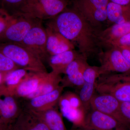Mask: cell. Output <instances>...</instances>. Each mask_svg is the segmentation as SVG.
Listing matches in <instances>:
<instances>
[{"instance_id":"cell-1","label":"cell","mask_w":130,"mask_h":130,"mask_svg":"<svg viewBox=\"0 0 130 130\" xmlns=\"http://www.w3.org/2000/svg\"><path fill=\"white\" fill-rule=\"evenodd\" d=\"M47 27L53 29L69 40L78 52L88 58L98 52L101 47V30L92 25L74 8L68 9L48 20Z\"/></svg>"},{"instance_id":"cell-2","label":"cell","mask_w":130,"mask_h":130,"mask_svg":"<svg viewBox=\"0 0 130 130\" xmlns=\"http://www.w3.org/2000/svg\"><path fill=\"white\" fill-rule=\"evenodd\" d=\"M68 3V0H27L18 15L41 21L50 20L66 10Z\"/></svg>"},{"instance_id":"cell-3","label":"cell","mask_w":130,"mask_h":130,"mask_svg":"<svg viewBox=\"0 0 130 130\" xmlns=\"http://www.w3.org/2000/svg\"><path fill=\"white\" fill-rule=\"evenodd\" d=\"M0 52L10 58L19 67L33 72H47L44 63L21 44L0 43Z\"/></svg>"},{"instance_id":"cell-4","label":"cell","mask_w":130,"mask_h":130,"mask_svg":"<svg viewBox=\"0 0 130 130\" xmlns=\"http://www.w3.org/2000/svg\"><path fill=\"white\" fill-rule=\"evenodd\" d=\"M109 0H75L73 8L94 26L98 28L107 20V7Z\"/></svg>"},{"instance_id":"cell-5","label":"cell","mask_w":130,"mask_h":130,"mask_svg":"<svg viewBox=\"0 0 130 130\" xmlns=\"http://www.w3.org/2000/svg\"><path fill=\"white\" fill-rule=\"evenodd\" d=\"M109 47L108 50L98 54L101 65L99 67L101 76L111 72L130 74V63L123 56L120 50L117 47Z\"/></svg>"},{"instance_id":"cell-6","label":"cell","mask_w":130,"mask_h":130,"mask_svg":"<svg viewBox=\"0 0 130 130\" xmlns=\"http://www.w3.org/2000/svg\"><path fill=\"white\" fill-rule=\"evenodd\" d=\"M38 22L29 31L20 43L35 55L44 63L48 61L50 56L46 48L47 32L42 25Z\"/></svg>"},{"instance_id":"cell-7","label":"cell","mask_w":130,"mask_h":130,"mask_svg":"<svg viewBox=\"0 0 130 130\" xmlns=\"http://www.w3.org/2000/svg\"><path fill=\"white\" fill-rule=\"evenodd\" d=\"M40 20L18 14L13 22L0 35V43H20Z\"/></svg>"},{"instance_id":"cell-8","label":"cell","mask_w":130,"mask_h":130,"mask_svg":"<svg viewBox=\"0 0 130 130\" xmlns=\"http://www.w3.org/2000/svg\"><path fill=\"white\" fill-rule=\"evenodd\" d=\"M90 105L91 109L112 116L126 126L129 124L121 115L120 102L111 95L103 93L95 94L91 99Z\"/></svg>"},{"instance_id":"cell-9","label":"cell","mask_w":130,"mask_h":130,"mask_svg":"<svg viewBox=\"0 0 130 130\" xmlns=\"http://www.w3.org/2000/svg\"><path fill=\"white\" fill-rule=\"evenodd\" d=\"M126 126L112 116L91 109L86 114L83 129L86 130H125Z\"/></svg>"},{"instance_id":"cell-10","label":"cell","mask_w":130,"mask_h":130,"mask_svg":"<svg viewBox=\"0 0 130 130\" xmlns=\"http://www.w3.org/2000/svg\"><path fill=\"white\" fill-rule=\"evenodd\" d=\"M101 76L100 67L86 65L83 72L84 82L80 88L79 96L86 113L90 108V101L96 90L98 78Z\"/></svg>"},{"instance_id":"cell-11","label":"cell","mask_w":130,"mask_h":130,"mask_svg":"<svg viewBox=\"0 0 130 130\" xmlns=\"http://www.w3.org/2000/svg\"><path fill=\"white\" fill-rule=\"evenodd\" d=\"M64 88L60 85L50 93L25 100L23 108L35 112L42 111L53 108L58 103Z\"/></svg>"},{"instance_id":"cell-12","label":"cell","mask_w":130,"mask_h":130,"mask_svg":"<svg viewBox=\"0 0 130 130\" xmlns=\"http://www.w3.org/2000/svg\"><path fill=\"white\" fill-rule=\"evenodd\" d=\"M87 58L82 55L72 61L67 68L61 83L63 87L81 88L83 85V72L87 64Z\"/></svg>"},{"instance_id":"cell-13","label":"cell","mask_w":130,"mask_h":130,"mask_svg":"<svg viewBox=\"0 0 130 130\" xmlns=\"http://www.w3.org/2000/svg\"><path fill=\"white\" fill-rule=\"evenodd\" d=\"M48 73L29 72L25 78L9 95L17 98H26L37 90Z\"/></svg>"},{"instance_id":"cell-14","label":"cell","mask_w":130,"mask_h":130,"mask_svg":"<svg viewBox=\"0 0 130 130\" xmlns=\"http://www.w3.org/2000/svg\"><path fill=\"white\" fill-rule=\"evenodd\" d=\"M96 90L113 96L121 102L130 103V83L97 81Z\"/></svg>"},{"instance_id":"cell-15","label":"cell","mask_w":130,"mask_h":130,"mask_svg":"<svg viewBox=\"0 0 130 130\" xmlns=\"http://www.w3.org/2000/svg\"><path fill=\"white\" fill-rule=\"evenodd\" d=\"M11 130H50L44 121L32 112L23 108L12 125Z\"/></svg>"},{"instance_id":"cell-16","label":"cell","mask_w":130,"mask_h":130,"mask_svg":"<svg viewBox=\"0 0 130 130\" xmlns=\"http://www.w3.org/2000/svg\"><path fill=\"white\" fill-rule=\"evenodd\" d=\"M46 30L47 50L50 56L74 50L72 43L58 31L47 26Z\"/></svg>"},{"instance_id":"cell-17","label":"cell","mask_w":130,"mask_h":130,"mask_svg":"<svg viewBox=\"0 0 130 130\" xmlns=\"http://www.w3.org/2000/svg\"><path fill=\"white\" fill-rule=\"evenodd\" d=\"M58 103L62 115L71 122L74 126L83 128L87 114L84 108L71 106L63 95L60 96Z\"/></svg>"},{"instance_id":"cell-18","label":"cell","mask_w":130,"mask_h":130,"mask_svg":"<svg viewBox=\"0 0 130 130\" xmlns=\"http://www.w3.org/2000/svg\"><path fill=\"white\" fill-rule=\"evenodd\" d=\"M82 55L78 52L72 50L51 55L47 61L52 71L61 75L64 74L67 68L70 63Z\"/></svg>"},{"instance_id":"cell-19","label":"cell","mask_w":130,"mask_h":130,"mask_svg":"<svg viewBox=\"0 0 130 130\" xmlns=\"http://www.w3.org/2000/svg\"><path fill=\"white\" fill-rule=\"evenodd\" d=\"M29 72L24 68H17L4 76L0 85V96L9 95L22 82Z\"/></svg>"},{"instance_id":"cell-20","label":"cell","mask_w":130,"mask_h":130,"mask_svg":"<svg viewBox=\"0 0 130 130\" xmlns=\"http://www.w3.org/2000/svg\"><path fill=\"white\" fill-rule=\"evenodd\" d=\"M5 103V110L1 121L8 125H12L20 115L23 107L17 101V98L10 95L1 96Z\"/></svg>"},{"instance_id":"cell-21","label":"cell","mask_w":130,"mask_h":130,"mask_svg":"<svg viewBox=\"0 0 130 130\" xmlns=\"http://www.w3.org/2000/svg\"><path fill=\"white\" fill-rule=\"evenodd\" d=\"M130 33V21L120 24H113L104 30H101L100 39L102 45L107 44Z\"/></svg>"},{"instance_id":"cell-22","label":"cell","mask_w":130,"mask_h":130,"mask_svg":"<svg viewBox=\"0 0 130 130\" xmlns=\"http://www.w3.org/2000/svg\"><path fill=\"white\" fill-rule=\"evenodd\" d=\"M30 111L41 119L50 130H67L62 114L54 107L42 111Z\"/></svg>"},{"instance_id":"cell-23","label":"cell","mask_w":130,"mask_h":130,"mask_svg":"<svg viewBox=\"0 0 130 130\" xmlns=\"http://www.w3.org/2000/svg\"><path fill=\"white\" fill-rule=\"evenodd\" d=\"M107 20L114 24L130 21V5L122 6L109 1L107 7Z\"/></svg>"},{"instance_id":"cell-24","label":"cell","mask_w":130,"mask_h":130,"mask_svg":"<svg viewBox=\"0 0 130 130\" xmlns=\"http://www.w3.org/2000/svg\"><path fill=\"white\" fill-rule=\"evenodd\" d=\"M62 80V78L60 74H57L52 71L48 72L37 90L24 99L29 100L50 93L60 85Z\"/></svg>"},{"instance_id":"cell-25","label":"cell","mask_w":130,"mask_h":130,"mask_svg":"<svg viewBox=\"0 0 130 130\" xmlns=\"http://www.w3.org/2000/svg\"><path fill=\"white\" fill-rule=\"evenodd\" d=\"M27 0H0V8L5 9L9 14L17 16L20 9Z\"/></svg>"},{"instance_id":"cell-26","label":"cell","mask_w":130,"mask_h":130,"mask_svg":"<svg viewBox=\"0 0 130 130\" xmlns=\"http://www.w3.org/2000/svg\"><path fill=\"white\" fill-rule=\"evenodd\" d=\"M19 68L10 58L0 52V72L3 76Z\"/></svg>"},{"instance_id":"cell-27","label":"cell","mask_w":130,"mask_h":130,"mask_svg":"<svg viewBox=\"0 0 130 130\" xmlns=\"http://www.w3.org/2000/svg\"><path fill=\"white\" fill-rule=\"evenodd\" d=\"M16 16H13L2 8H0V35L13 22Z\"/></svg>"},{"instance_id":"cell-28","label":"cell","mask_w":130,"mask_h":130,"mask_svg":"<svg viewBox=\"0 0 130 130\" xmlns=\"http://www.w3.org/2000/svg\"><path fill=\"white\" fill-rule=\"evenodd\" d=\"M98 82H125L130 83V74H108L102 75L99 78Z\"/></svg>"},{"instance_id":"cell-29","label":"cell","mask_w":130,"mask_h":130,"mask_svg":"<svg viewBox=\"0 0 130 130\" xmlns=\"http://www.w3.org/2000/svg\"><path fill=\"white\" fill-rule=\"evenodd\" d=\"M106 46L109 47L129 46H130V33L125 35L119 39L110 42Z\"/></svg>"},{"instance_id":"cell-30","label":"cell","mask_w":130,"mask_h":130,"mask_svg":"<svg viewBox=\"0 0 130 130\" xmlns=\"http://www.w3.org/2000/svg\"><path fill=\"white\" fill-rule=\"evenodd\" d=\"M121 115L128 123H130V103L120 102Z\"/></svg>"},{"instance_id":"cell-31","label":"cell","mask_w":130,"mask_h":130,"mask_svg":"<svg viewBox=\"0 0 130 130\" xmlns=\"http://www.w3.org/2000/svg\"><path fill=\"white\" fill-rule=\"evenodd\" d=\"M120 50L121 53L126 59L130 63V46L117 47Z\"/></svg>"},{"instance_id":"cell-32","label":"cell","mask_w":130,"mask_h":130,"mask_svg":"<svg viewBox=\"0 0 130 130\" xmlns=\"http://www.w3.org/2000/svg\"><path fill=\"white\" fill-rule=\"evenodd\" d=\"M109 1L113 3L122 6H126L129 5L130 4V0H109Z\"/></svg>"},{"instance_id":"cell-33","label":"cell","mask_w":130,"mask_h":130,"mask_svg":"<svg viewBox=\"0 0 130 130\" xmlns=\"http://www.w3.org/2000/svg\"><path fill=\"white\" fill-rule=\"evenodd\" d=\"M12 125H8L0 121V130H11Z\"/></svg>"},{"instance_id":"cell-34","label":"cell","mask_w":130,"mask_h":130,"mask_svg":"<svg viewBox=\"0 0 130 130\" xmlns=\"http://www.w3.org/2000/svg\"><path fill=\"white\" fill-rule=\"evenodd\" d=\"M3 77H4V76H3V74L0 72V85L2 83Z\"/></svg>"},{"instance_id":"cell-35","label":"cell","mask_w":130,"mask_h":130,"mask_svg":"<svg viewBox=\"0 0 130 130\" xmlns=\"http://www.w3.org/2000/svg\"><path fill=\"white\" fill-rule=\"evenodd\" d=\"M85 130V129H76V130Z\"/></svg>"},{"instance_id":"cell-36","label":"cell","mask_w":130,"mask_h":130,"mask_svg":"<svg viewBox=\"0 0 130 130\" xmlns=\"http://www.w3.org/2000/svg\"></svg>"},{"instance_id":"cell-37","label":"cell","mask_w":130,"mask_h":130,"mask_svg":"<svg viewBox=\"0 0 130 130\" xmlns=\"http://www.w3.org/2000/svg\"></svg>"}]
</instances>
